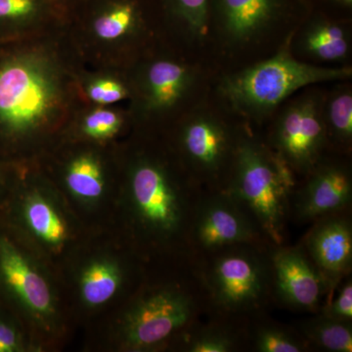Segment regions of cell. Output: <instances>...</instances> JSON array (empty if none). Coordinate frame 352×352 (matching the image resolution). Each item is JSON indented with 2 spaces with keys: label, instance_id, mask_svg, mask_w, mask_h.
Listing matches in <instances>:
<instances>
[{
  "label": "cell",
  "instance_id": "9a60e30c",
  "mask_svg": "<svg viewBox=\"0 0 352 352\" xmlns=\"http://www.w3.org/2000/svg\"><path fill=\"white\" fill-rule=\"evenodd\" d=\"M351 215L349 210L316 220L300 244L323 277L329 295L344 277L351 274Z\"/></svg>",
  "mask_w": 352,
  "mask_h": 352
},
{
  "label": "cell",
  "instance_id": "5bb4252c",
  "mask_svg": "<svg viewBox=\"0 0 352 352\" xmlns=\"http://www.w3.org/2000/svg\"><path fill=\"white\" fill-rule=\"evenodd\" d=\"M274 302L317 314L329 295L327 285L302 245H275L272 251Z\"/></svg>",
  "mask_w": 352,
  "mask_h": 352
},
{
  "label": "cell",
  "instance_id": "30bf717a",
  "mask_svg": "<svg viewBox=\"0 0 352 352\" xmlns=\"http://www.w3.org/2000/svg\"><path fill=\"white\" fill-rule=\"evenodd\" d=\"M258 242L271 243L232 196L226 191H204L189 234L190 264L229 245Z\"/></svg>",
  "mask_w": 352,
  "mask_h": 352
},
{
  "label": "cell",
  "instance_id": "e0dca14e",
  "mask_svg": "<svg viewBox=\"0 0 352 352\" xmlns=\"http://www.w3.org/2000/svg\"><path fill=\"white\" fill-rule=\"evenodd\" d=\"M17 210L28 237L43 252L57 256L73 239V228L64 208L47 189L25 190L18 201Z\"/></svg>",
  "mask_w": 352,
  "mask_h": 352
},
{
  "label": "cell",
  "instance_id": "f1b7e54d",
  "mask_svg": "<svg viewBox=\"0 0 352 352\" xmlns=\"http://www.w3.org/2000/svg\"><path fill=\"white\" fill-rule=\"evenodd\" d=\"M310 12H318L340 19L351 20L352 0H305Z\"/></svg>",
  "mask_w": 352,
  "mask_h": 352
},
{
  "label": "cell",
  "instance_id": "cb8c5ba5",
  "mask_svg": "<svg viewBox=\"0 0 352 352\" xmlns=\"http://www.w3.org/2000/svg\"><path fill=\"white\" fill-rule=\"evenodd\" d=\"M296 330L307 342L310 351H352V322L336 320L314 314L311 318L300 322Z\"/></svg>",
  "mask_w": 352,
  "mask_h": 352
},
{
  "label": "cell",
  "instance_id": "2e32d148",
  "mask_svg": "<svg viewBox=\"0 0 352 352\" xmlns=\"http://www.w3.org/2000/svg\"><path fill=\"white\" fill-rule=\"evenodd\" d=\"M291 50L307 63L342 66L351 55V20L310 12L294 32Z\"/></svg>",
  "mask_w": 352,
  "mask_h": 352
},
{
  "label": "cell",
  "instance_id": "6da1fadb",
  "mask_svg": "<svg viewBox=\"0 0 352 352\" xmlns=\"http://www.w3.org/2000/svg\"><path fill=\"white\" fill-rule=\"evenodd\" d=\"M204 191L173 148L168 155H136L129 164L122 198L136 254L189 266V234Z\"/></svg>",
  "mask_w": 352,
  "mask_h": 352
},
{
  "label": "cell",
  "instance_id": "7402d4cb",
  "mask_svg": "<svg viewBox=\"0 0 352 352\" xmlns=\"http://www.w3.org/2000/svg\"><path fill=\"white\" fill-rule=\"evenodd\" d=\"M155 13L184 32L198 45L207 43L210 0H151Z\"/></svg>",
  "mask_w": 352,
  "mask_h": 352
},
{
  "label": "cell",
  "instance_id": "5b68a950",
  "mask_svg": "<svg viewBox=\"0 0 352 352\" xmlns=\"http://www.w3.org/2000/svg\"><path fill=\"white\" fill-rule=\"evenodd\" d=\"M298 178L256 129L248 124L224 191L254 217L266 238L285 245L289 203Z\"/></svg>",
  "mask_w": 352,
  "mask_h": 352
},
{
  "label": "cell",
  "instance_id": "603a6c76",
  "mask_svg": "<svg viewBox=\"0 0 352 352\" xmlns=\"http://www.w3.org/2000/svg\"><path fill=\"white\" fill-rule=\"evenodd\" d=\"M248 349L256 352L310 351L307 342L296 330L268 319L264 314L247 324Z\"/></svg>",
  "mask_w": 352,
  "mask_h": 352
},
{
  "label": "cell",
  "instance_id": "52a82bcc",
  "mask_svg": "<svg viewBox=\"0 0 352 352\" xmlns=\"http://www.w3.org/2000/svg\"><path fill=\"white\" fill-rule=\"evenodd\" d=\"M203 314L207 305L191 268L186 278L139 292L120 318V346L136 352L163 349L177 342Z\"/></svg>",
  "mask_w": 352,
  "mask_h": 352
},
{
  "label": "cell",
  "instance_id": "ba28073f",
  "mask_svg": "<svg viewBox=\"0 0 352 352\" xmlns=\"http://www.w3.org/2000/svg\"><path fill=\"white\" fill-rule=\"evenodd\" d=\"M57 78L46 62L16 55L0 62V131L28 135L50 122L60 103Z\"/></svg>",
  "mask_w": 352,
  "mask_h": 352
},
{
  "label": "cell",
  "instance_id": "d4e9b609",
  "mask_svg": "<svg viewBox=\"0 0 352 352\" xmlns=\"http://www.w3.org/2000/svg\"><path fill=\"white\" fill-rule=\"evenodd\" d=\"M58 13L50 0H0V29H17Z\"/></svg>",
  "mask_w": 352,
  "mask_h": 352
},
{
  "label": "cell",
  "instance_id": "277c9868",
  "mask_svg": "<svg viewBox=\"0 0 352 352\" xmlns=\"http://www.w3.org/2000/svg\"><path fill=\"white\" fill-rule=\"evenodd\" d=\"M270 242L229 245L192 261L210 317L247 323L265 314L273 298Z\"/></svg>",
  "mask_w": 352,
  "mask_h": 352
},
{
  "label": "cell",
  "instance_id": "7c38bea8",
  "mask_svg": "<svg viewBox=\"0 0 352 352\" xmlns=\"http://www.w3.org/2000/svg\"><path fill=\"white\" fill-rule=\"evenodd\" d=\"M0 285L36 325L52 328L57 317L54 289L34 256L0 235Z\"/></svg>",
  "mask_w": 352,
  "mask_h": 352
},
{
  "label": "cell",
  "instance_id": "8fae6325",
  "mask_svg": "<svg viewBox=\"0 0 352 352\" xmlns=\"http://www.w3.org/2000/svg\"><path fill=\"white\" fill-rule=\"evenodd\" d=\"M351 156L329 152L298 180L289 197V221L314 223L327 215L351 210Z\"/></svg>",
  "mask_w": 352,
  "mask_h": 352
},
{
  "label": "cell",
  "instance_id": "f546056e",
  "mask_svg": "<svg viewBox=\"0 0 352 352\" xmlns=\"http://www.w3.org/2000/svg\"><path fill=\"white\" fill-rule=\"evenodd\" d=\"M24 342L17 328L8 322L0 320V352L23 351Z\"/></svg>",
  "mask_w": 352,
  "mask_h": 352
},
{
  "label": "cell",
  "instance_id": "3957f363",
  "mask_svg": "<svg viewBox=\"0 0 352 352\" xmlns=\"http://www.w3.org/2000/svg\"><path fill=\"white\" fill-rule=\"evenodd\" d=\"M309 13L305 0H210L207 43L234 71L279 50Z\"/></svg>",
  "mask_w": 352,
  "mask_h": 352
},
{
  "label": "cell",
  "instance_id": "83f0119b",
  "mask_svg": "<svg viewBox=\"0 0 352 352\" xmlns=\"http://www.w3.org/2000/svg\"><path fill=\"white\" fill-rule=\"evenodd\" d=\"M88 97L95 103L107 105L117 103L127 96L126 87L120 82L110 78L94 80L87 87Z\"/></svg>",
  "mask_w": 352,
  "mask_h": 352
},
{
  "label": "cell",
  "instance_id": "8992f818",
  "mask_svg": "<svg viewBox=\"0 0 352 352\" xmlns=\"http://www.w3.org/2000/svg\"><path fill=\"white\" fill-rule=\"evenodd\" d=\"M247 126L212 90L182 116L170 147L204 189L224 191Z\"/></svg>",
  "mask_w": 352,
  "mask_h": 352
},
{
  "label": "cell",
  "instance_id": "d6986e66",
  "mask_svg": "<svg viewBox=\"0 0 352 352\" xmlns=\"http://www.w3.org/2000/svg\"><path fill=\"white\" fill-rule=\"evenodd\" d=\"M247 323L212 317L208 323L200 320L177 340L187 352H236L248 349Z\"/></svg>",
  "mask_w": 352,
  "mask_h": 352
},
{
  "label": "cell",
  "instance_id": "1f68e13d",
  "mask_svg": "<svg viewBox=\"0 0 352 352\" xmlns=\"http://www.w3.org/2000/svg\"><path fill=\"white\" fill-rule=\"evenodd\" d=\"M0 188H1V182H0Z\"/></svg>",
  "mask_w": 352,
  "mask_h": 352
},
{
  "label": "cell",
  "instance_id": "44dd1931",
  "mask_svg": "<svg viewBox=\"0 0 352 352\" xmlns=\"http://www.w3.org/2000/svg\"><path fill=\"white\" fill-rule=\"evenodd\" d=\"M65 186L69 195L85 206H95L103 200L106 177L101 162L94 155H78L65 170Z\"/></svg>",
  "mask_w": 352,
  "mask_h": 352
},
{
  "label": "cell",
  "instance_id": "484cf974",
  "mask_svg": "<svg viewBox=\"0 0 352 352\" xmlns=\"http://www.w3.org/2000/svg\"><path fill=\"white\" fill-rule=\"evenodd\" d=\"M317 314L325 315L336 320L352 322L351 274L344 277L337 288L327 296Z\"/></svg>",
  "mask_w": 352,
  "mask_h": 352
},
{
  "label": "cell",
  "instance_id": "ffe728a7",
  "mask_svg": "<svg viewBox=\"0 0 352 352\" xmlns=\"http://www.w3.org/2000/svg\"><path fill=\"white\" fill-rule=\"evenodd\" d=\"M323 120L330 152L351 156L352 151V87L337 82L324 94Z\"/></svg>",
  "mask_w": 352,
  "mask_h": 352
},
{
  "label": "cell",
  "instance_id": "9c48e42d",
  "mask_svg": "<svg viewBox=\"0 0 352 352\" xmlns=\"http://www.w3.org/2000/svg\"><path fill=\"white\" fill-rule=\"evenodd\" d=\"M324 94L319 85L303 88L278 108L263 135L298 180L330 152L323 120Z\"/></svg>",
  "mask_w": 352,
  "mask_h": 352
},
{
  "label": "cell",
  "instance_id": "4316f807",
  "mask_svg": "<svg viewBox=\"0 0 352 352\" xmlns=\"http://www.w3.org/2000/svg\"><path fill=\"white\" fill-rule=\"evenodd\" d=\"M122 124L119 113L106 109H97L83 120L82 132L88 138L103 140L117 134Z\"/></svg>",
  "mask_w": 352,
  "mask_h": 352
},
{
  "label": "cell",
  "instance_id": "4fadbf2b",
  "mask_svg": "<svg viewBox=\"0 0 352 352\" xmlns=\"http://www.w3.org/2000/svg\"><path fill=\"white\" fill-rule=\"evenodd\" d=\"M214 80L200 63L157 59L147 65L140 80L142 105L149 115H164L177 108L190 110L212 94Z\"/></svg>",
  "mask_w": 352,
  "mask_h": 352
},
{
  "label": "cell",
  "instance_id": "ac0fdd59",
  "mask_svg": "<svg viewBox=\"0 0 352 352\" xmlns=\"http://www.w3.org/2000/svg\"><path fill=\"white\" fill-rule=\"evenodd\" d=\"M127 283V270L122 261L110 256H97L82 264L76 280L80 302L96 309L115 300Z\"/></svg>",
  "mask_w": 352,
  "mask_h": 352
},
{
  "label": "cell",
  "instance_id": "7a4b0ae2",
  "mask_svg": "<svg viewBox=\"0 0 352 352\" xmlns=\"http://www.w3.org/2000/svg\"><path fill=\"white\" fill-rule=\"evenodd\" d=\"M292 36L270 56L214 78L215 96L254 129L270 122L278 108L303 88L351 78V67L298 59L291 50Z\"/></svg>",
  "mask_w": 352,
  "mask_h": 352
},
{
  "label": "cell",
  "instance_id": "4dcf8cb0",
  "mask_svg": "<svg viewBox=\"0 0 352 352\" xmlns=\"http://www.w3.org/2000/svg\"><path fill=\"white\" fill-rule=\"evenodd\" d=\"M85 0H50L51 3L55 6L58 12H67L71 9L82 6Z\"/></svg>",
  "mask_w": 352,
  "mask_h": 352
}]
</instances>
